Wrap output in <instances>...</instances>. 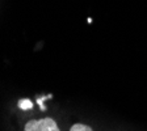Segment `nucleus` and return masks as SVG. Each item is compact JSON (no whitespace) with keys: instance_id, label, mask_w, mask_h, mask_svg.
I'll return each mask as SVG.
<instances>
[{"instance_id":"3","label":"nucleus","mask_w":147,"mask_h":131,"mask_svg":"<svg viewBox=\"0 0 147 131\" xmlns=\"http://www.w3.org/2000/svg\"><path fill=\"white\" fill-rule=\"evenodd\" d=\"M70 131H93L89 126L87 125H83V123H76V125H74L71 127Z\"/></svg>"},{"instance_id":"1","label":"nucleus","mask_w":147,"mask_h":131,"mask_svg":"<svg viewBox=\"0 0 147 131\" xmlns=\"http://www.w3.org/2000/svg\"><path fill=\"white\" fill-rule=\"evenodd\" d=\"M24 131H61L58 125L51 118L33 119L25 125Z\"/></svg>"},{"instance_id":"2","label":"nucleus","mask_w":147,"mask_h":131,"mask_svg":"<svg viewBox=\"0 0 147 131\" xmlns=\"http://www.w3.org/2000/svg\"><path fill=\"white\" fill-rule=\"evenodd\" d=\"M18 106L21 107L22 110H29L33 107V104H32L30 100H28V98H24V100H20L18 101Z\"/></svg>"}]
</instances>
